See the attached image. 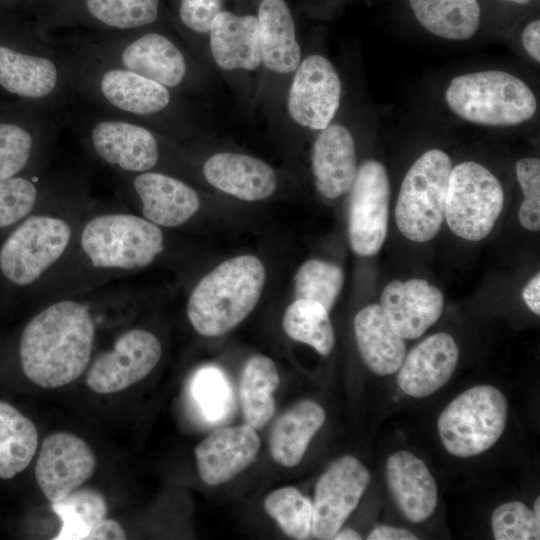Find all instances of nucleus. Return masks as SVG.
I'll list each match as a JSON object with an SVG mask.
<instances>
[{"instance_id":"nucleus-38","label":"nucleus","mask_w":540,"mask_h":540,"mask_svg":"<svg viewBox=\"0 0 540 540\" xmlns=\"http://www.w3.org/2000/svg\"><path fill=\"white\" fill-rule=\"evenodd\" d=\"M38 189L29 179L16 176L0 181V231L5 233L34 213Z\"/></svg>"},{"instance_id":"nucleus-9","label":"nucleus","mask_w":540,"mask_h":540,"mask_svg":"<svg viewBox=\"0 0 540 540\" xmlns=\"http://www.w3.org/2000/svg\"><path fill=\"white\" fill-rule=\"evenodd\" d=\"M389 201L386 168L376 160L364 161L350 188L348 235L356 254L372 256L381 249L387 234Z\"/></svg>"},{"instance_id":"nucleus-23","label":"nucleus","mask_w":540,"mask_h":540,"mask_svg":"<svg viewBox=\"0 0 540 540\" xmlns=\"http://www.w3.org/2000/svg\"><path fill=\"white\" fill-rule=\"evenodd\" d=\"M257 19L262 66L273 75H292L302 60V51L288 4L285 0H261Z\"/></svg>"},{"instance_id":"nucleus-7","label":"nucleus","mask_w":540,"mask_h":540,"mask_svg":"<svg viewBox=\"0 0 540 540\" xmlns=\"http://www.w3.org/2000/svg\"><path fill=\"white\" fill-rule=\"evenodd\" d=\"M452 162L447 153L430 149L407 171L395 206L399 231L414 242H427L439 232Z\"/></svg>"},{"instance_id":"nucleus-26","label":"nucleus","mask_w":540,"mask_h":540,"mask_svg":"<svg viewBox=\"0 0 540 540\" xmlns=\"http://www.w3.org/2000/svg\"><path fill=\"white\" fill-rule=\"evenodd\" d=\"M325 418L323 408L311 400L301 401L285 412L270 435V453L274 461L283 467L296 466Z\"/></svg>"},{"instance_id":"nucleus-10","label":"nucleus","mask_w":540,"mask_h":540,"mask_svg":"<svg viewBox=\"0 0 540 540\" xmlns=\"http://www.w3.org/2000/svg\"><path fill=\"white\" fill-rule=\"evenodd\" d=\"M341 97L342 83L334 65L323 55L311 54L292 74L287 111L297 125L321 131L333 122Z\"/></svg>"},{"instance_id":"nucleus-20","label":"nucleus","mask_w":540,"mask_h":540,"mask_svg":"<svg viewBox=\"0 0 540 540\" xmlns=\"http://www.w3.org/2000/svg\"><path fill=\"white\" fill-rule=\"evenodd\" d=\"M312 148V171L317 191L334 199L348 192L357 173L354 138L349 129L331 123L319 131Z\"/></svg>"},{"instance_id":"nucleus-27","label":"nucleus","mask_w":540,"mask_h":540,"mask_svg":"<svg viewBox=\"0 0 540 540\" xmlns=\"http://www.w3.org/2000/svg\"><path fill=\"white\" fill-rule=\"evenodd\" d=\"M100 89L114 107L136 115L163 111L171 101L165 86L128 69H110L101 77Z\"/></svg>"},{"instance_id":"nucleus-32","label":"nucleus","mask_w":540,"mask_h":540,"mask_svg":"<svg viewBox=\"0 0 540 540\" xmlns=\"http://www.w3.org/2000/svg\"><path fill=\"white\" fill-rule=\"evenodd\" d=\"M62 522L54 540H87L93 527L106 518L108 507L104 496L91 488H78L63 500L51 503Z\"/></svg>"},{"instance_id":"nucleus-49","label":"nucleus","mask_w":540,"mask_h":540,"mask_svg":"<svg viewBox=\"0 0 540 540\" xmlns=\"http://www.w3.org/2000/svg\"><path fill=\"white\" fill-rule=\"evenodd\" d=\"M506 1L514 2V3H517V4H527L532 0H506Z\"/></svg>"},{"instance_id":"nucleus-4","label":"nucleus","mask_w":540,"mask_h":540,"mask_svg":"<svg viewBox=\"0 0 540 540\" xmlns=\"http://www.w3.org/2000/svg\"><path fill=\"white\" fill-rule=\"evenodd\" d=\"M449 109L475 124L504 127L529 121L537 111L531 88L501 70H483L454 77L445 92Z\"/></svg>"},{"instance_id":"nucleus-41","label":"nucleus","mask_w":540,"mask_h":540,"mask_svg":"<svg viewBox=\"0 0 540 540\" xmlns=\"http://www.w3.org/2000/svg\"><path fill=\"white\" fill-rule=\"evenodd\" d=\"M516 176L524 199L518 211L520 224L527 230L540 229V160L522 158L516 163Z\"/></svg>"},{"instance_id":"nucleus-5","label":"nucleus","mask_w":540,"mask_h":540,"mask_svg":"<svg viewBox=\"0 0 540 540\" xmlns=\"http://www.w3.org/2000/svg\"><path fill=\"white\" fill-rule=\"evenodd\" d=\"M80 249L91 266L103 270H139L164 249L161 228L143 216L105 213L93 216L79 236Z\"/></svg>"},{"instance_id":"nucleus-37","label":"nucleus","mask_w":540,"mask_h":540,"mask_svg":"<svg viewBox=\"0 0 540 540\" xmlns=\"http://www.w3.org/2000/svg\"><path fill=\"white\" fill-rule=\"evenodd\" d=\"M192 395L202 414L210 421L225 417L232 402L231 389L223 373L214 367L201 369L192 382Z\"/></svg>"},{"instance_id":"nucleus-2","label":"nucleus","mask_w":540,"mask_h":540,"mask_svg":"<svg viewBox=\"0 0 540 540\" xmlns=\"http://www.w3.org/2000/svg\"><path fill=\"white\" fill-rule=\"evenodd\" d=\"M266 279L253 255L228 259L205 275L191 292L187 316L202 336L216 337L242 322L255 308Z\"/></svg>"},{"instance_id":"nucleus-34","label":"nucleus","mask_w":540,"mask_h":540,"mask_svg":"<svg viewBox=\"0 0 540 540\" xmlns=\"http://www.w3.org/2000/svg\"><path fill=\"white\" fill-rule=\"evenodd\" d=\"M344 272L336 264L320 259L304 262L294 277L295 299H307L322 304L329 312L339 296Z\"/></svg>"},{"instance_id":"nucleus-3","label":"nucleus","mask_w":540,"mask_h":540,"mask_svg":"<svg viewBox=\"0 0 540 540\" xmlns=\"http://www.w3.org/2000/svg\"><path fill=\"white\" fill-rule=\"evenodd\" d=\"M70 223L57 215L32 213L0 241V296L34 285L67 252Z\"/></svg>"},{"instance_id":"nucleus-35","label":"nucleus","mask_w":540,"mask_h":540,"mask_svg":"<svg viewBox=\"0 0 540 540\" xmlns=\"http://www.w3.org/2000/svg\"><path fill=\"white\" fill-rule=\"evenodd\" d=\"M264 509L291 538L307 539L312 528V502L295 487L274 490L264 500Z\"/></svg>"},{"instance_id":"nucleus-39","label":"nucleus","mask_w":540,"mask_h":540,"mask_svg":"<svg viewBox=\"0 0 540 540\" xmlns=\"http://www.w3.org/2000/svg\"><path fill=\"white\" fill-rule=\"evenodd\" d=\"M491 523L496 540L540 539V521L533 510L519 501L499 505L492 514Z\"/></svg>"},{"instance_id":"nucleus-18","label":"nucleus","mask_w":540,"mask_h":540,"mask_svg":"<svg viewBox=\"0 0 540 540\" xmlns=\"http://www.w3.org/2000/svg\"><path fill=\"white\" fill-rule=\"evenodd\" d=\"M203 174L214 188L243 201H260L277 188V174L265 161L233 152H219L203 165Z\"/></svg>"},{"instance_id":"nucleus-8","label":"nucleus","mask_w":540,"mask_h":540,"mask_svg":"<svg viewBox=\"0 0 540 540\" xmlns=\"http://www.w3.org/2000/svg\"><path fill=\"white\" fill-rule=\"evenodd\" d=\"M503 205V187L485 166L466 161L452 167L444 219L455 235L482 240L493 229Z\"/></svg>"},{"instance_id":"nucleus-28","label":"nucleus","mask_w":540,"mask_h":540,"mask_svg":"<svg viewBox=\"0 0 540 540\" xmlns=\"http://www.w3.org/2000/svg\"><path fill=\"white\" fill-rule=\"evenodd\" d=\"M409 4L421 26L440 38L468 40L479 29L478 0H409Z\"/></svg>"},{"instance_id":"nucleus-46","label":"nucleus","mask_w":540,"mask_h":540,"mask_svg":"<svg viewBox=\"0 0 540 540\" xmlns=\"http://www.w3.org/2000/svg\"><path fill=\"white\" fill-rule=\"evenodd\" d=\"M522 298L529 309L536 315L540 314V274L539 272L526 284Z\"/></svg>"},{"instance_id":"nucleus-12","label":"nucleus","mask_w":540,"mask_h":540,"mask_svg":"<svg viewBox=\"0 0 540 540\" xmlns=\"http://www.w3.org/2000/svg\"><path fill=\"white\" fill-rule=\"evenodd\" d=\"M161 356L162 345L154 334L130 329L116 339L111 350L94 360L86 384L99 394L122 391L148 376Z\"/></svg>"},{"instance_id":"nucleus-1","label":"nucleus","mask_w":540,"mask_h":540,"mask_svg":"<svg viewBox=\"0 0 540 540\" xmlns=\"http://www.w3.org/2000/svg\"><path fill=\"white\" fill-rule=\"evenodd\" d=\"M95 323L87 304L63 299L34 315L22 330L19 362L25 376L42 388L76 380L87 368Z\"/></svg>"},{"instance_id":"nucleus-44","label":"nucleus","mask_w":540,"mask_h":540,"mask_svg":"<svg viewBox=\"0 0 540 540\" xmlns=\"http://www.w3.org/2000/svg\"><path fill=\"white\" fill-rule=\"evenodd\" d=\"M522 45L526 53L540 62V21L533 20L522 31Z\"/></svg>"},{"instance_id":"nucleus-19","label":"nucleus","mask_w":540,"mask_h":540,"mask_svg":"<svg viewBox=\"0 0 540 540\" xmlns=\"http://www.w3.org/2000/svg\"><path fill=\"white\" fill-rule=\"evenodd\" d=\"M210 53L226 72H254L262 66L257 16L221 10L208 31Z\"/></svg>"},{"instance_id":"nucleus-45","label":"nucleus","mask_w":540,"mask_h":540,"mask_svg":"<svg viewBox=\"0 0 540 540\" xmlns=\"http://www.w3.org/2000/svg\"><path fill=\"white\" fill-rule=\"evenodd\" d=\"M368 540H415L417 536L411 531L388 525L376 526L368 535Z\"/></svg>"},{"instance_id":"nucleus-48","label":"nucleus","mask_w":540,"mask_h":540,"mask_svg":"<svg viewBox=\"0 0 540 540\" xmlns=\"http://www.w3.org/2000/svg\"><path fill=\"white\" fill-rule=\"evenodd\" d=\"M533 512L536 519L540 521V498L539 497L535 500Z\"/></svg>"},{"instance_id":"nucleus-13","label":"nucleus","mask_w":540,"mask_h":540,"mask_svg":"<svg viewBox=\"0 0 540 540\" xmlns=\"http://www.w3.org/2000/svg\"><path fill=\"white\" fill-rule=\"evenodd\" d=\"M95 467V454L83 439L56 432L42 442L35 478L44 496L56 503L81 487L93 475Z\"/></svg>"},{"instance_id":"nucleus-15","label":"nucleus","mask_w":540,"mask_h":540,"mask_svg":"<svg viewBox=\"0 0 540 540\" xmlns=\"http://www.w3.org/2000/svg\"><path fill=\"white\" fill-rule=\"evenodd\" d=\"M380 302L392 328L403 339L423 335L440 318L444 307L442 292L420 278L389 282Z\"/></svg>"},{"instance_id":"nucleus-11","label":"nucleus","mask_w":540,"mask_h":540,"mask_svg":"<svg viewBox=\"0 0 540 540\" xmlns=\"http://www.w3.org/2000/svg\"><path fill=\"white\" fill-rule=\"evenodd\" d=\"M370 480L368 469L354 456L344 455L332 462L315 487L311 535L333 539L358 506Z\"/></svg>"},{"instance_id":"nucleus-36","label":"nucleus","mask_w":540,"mask_h":540,"mask_svg":"<svg viewBox=\"0 0 540 540\" xmlns=\"http://www.w3.org/2000/svg\"><path fill=\"white\" fill-rule=\"evenodd\" d=\"M85 7L103 25L125 30L153 23L159 0H85Z\"/></svg>"},{"instance_id":"nucleus-33","label":"nucleus","mask_w":540,"mask_h":540,"mask_svg":"<svg viewBox=\"0 0 540 540\" xmlns=\"http://www.w3.org/2000/svg\"><path fill=\"white\" fill-rule=\"evenodd\" d=\"M283 328L292 339L328 356L335 344L334 330L325 307L315 301L295 299L283 316Z\"/></svg>"},{"instance_id":"nucleus-17","label":"nucleus","mask_w":540,"mask_h":540,"mask_svg":"<svg viewBox=\"0 0 540 540\" xmlns=\"http://www.w3.org/2000/svg\"><path fill=\"white\" fill-rule=\"evenodd\" d=\"M91 142L103 161L124 171H149L159 159V146L154 134L127 121L99 122L92 129Z\"/></svg>"},{"instance_id":"nucleus-47","label":"nucleus","mask_w":540,"mask_h":540,"mask_svg":"<svg viewBox=\"0 0 540 540\" xmlns=\"http://www.w3.org/2000/svg\"><path fill=\"white\" fill-rule=\"evenodd\" d=\"M333 539H335V540H360V539H362V537L357 531H355L353 529H350V528H346V529H343V530L340 529L335 534Z\"/></svg>"},{"instance_id":"nucleus-22","label":"nucleus","mask_w":540,"mask_h":540,"mask_svg":"<svg viewBox=\"0 0 540 540\" xmlns=\"http://www.w3.org/2000/svg\"><path fill=\"white\" fill-rule=\"evenodd\" d=\"M133 186L142 204V216L159 227H177L199 209L198 193L185 182L158 172L139 173Z\"/></svg>"},{"instance_id":"nucleus-24","label":"nucleus","mask_w":540,"mask_h":540,"mask_svg":"<svg viewBox=\"0 0 540 540\" xmlns=\"http://www.w3.org/2000/svg\"><path fill=\"white\" fill-rule=\"evenodd\" d=\"M354 331L361 357L372 372L390 375L398 371L406 356V345L381 305L361 309L354 318Z\"/></svg>"},{"instance_id":"nucleus-31","label":"nucleus","mask_w":540,"mask_h":540,"mask_svg":"<svg viewBox=\"0 0 540 540\" xmlns=\"http://www.w3.org/2000/svg\"><path fill=\"white\" fill-rule=\"evenodd\" d=\"M37 446L34 423L14 406L0 401V478L11 479L25 470Z\"/></svg>"},{"instance_id":"nucleus-6","label":"nucleus","mask_w":540,"mask_h":540,"mask_svg":"<svg viewBox=\"0 0 540 540\" xmlns=\"http://www.w3.org/2000/svg\"><path fill=\"white\" fill-rule=\"evenodd\" d=\"M507 413L506 397L496 387L477 385L469 388L439 415L437 426L441 442L456 457L481 454L503 434Z\"/></svg>"},{"instance_id":"nucleus-14","label":"nucleus","mask_w":540,"mask_h":540,"mask_svg":"<svg viewBox=\"0 0 540 540\" xmlns=\"http://www.w3.org/2000/svg\"><path fill=\"white\" fill-rule=\"evenodd\" d=\"M260 445L255 428L247 423L215 430L195 448L200 478L210 486L231 480L256 459Z\"/></svg>"},{"instance_id":"nucleus-21","label":"nucleus","mask_w":540,"mask_h":540,"mask_svg":"<svg viewBox=\"0 0 540 540\" xmlns=\"http://www.w3.org/2000/svg\"><path fill=\"white\" fill-rule=\"evenodd\" d=\"M385 475L392 498L410 522L419 523L432 515L438 489L423 460L408 451H397L387 459Z\"/></svg>"},{"instance_id":"nucleus-40","label":"nucleus","mask_w":540,"mask_h":540,"mask_svg":"<svg viewBox=\"0 0 540 540\" xmlns=\"http://www.w3.org/2000/svg\"><path fill=\"white\" fill-rule=\"evenodd\" d=\"M33 150V137L23 127L0 122V181L19 176Z\"/></svg>"},{"instance_id":"nucleus-30","label":"nucleus","mask_w":540,"mask_h":540,"mask_svg":"<svg viewBox=\"0 0 540 540\" xmlns=\"http://www.w3.org/2000/svg\"><path fill=\"white\" fill-rule=\"evenodd\" d=\"M277 368L267 356L254 355L246 362L240 379L239 396L247 424L265 426L275 412L274 392L279 387Z\"/></svg>"},{"instance_id":"nucleus-25","label":"nucleus","mask_w":540,"mask_h":540,"mask_svg":"<svg viewBox=\"0 0 540 540\" xmlns=\"http://www.w3.org/2000/svg\"><path fill=\"white\" fill-rule=\"evenodd\" d=\"M121 62L125 69L168 89L179 86L187 74L183 52L160 33H147L130 42L122 50Z\"/></svg>"},{"instance_id":"nucleus-42","label":"nucleus","mask_w":540,"mask_h":540,"mask_svg":"<svg viewBox=\"0 0 540 540\" xmlns=\"http://www.w3.org/2000/svg\"><path fill=\"white\" fill-rule=\"evenodd\" d=\"M221 7L222 0H180L179 17L191 31L207 34Z\"/></svg>"},{"instance_id":"nucleus-29","label":"nucleus","mask_w":540,"mask_h":540,"mask_svg":"<svg viewBox=\"0 0 540 540\" xmlns=\"http://www.w3.org/2000/svg\"><path fill=\"white\" fill-rule=\"evenodd\" d=\"M58 82V70L48 58L0 46V85L12 94L43 98Z\"/></svg>"},{"instance_id":"nucleus-43","label":"nucleus","mask_w":540,"mask_h":540,"mask_svg":"<svg viewBox=\"0 0 540 540\" xmlns=\"http://www.w3.org/2000/svg\"><path fill=\"white\" fill-rule=\"evenodd\" d=\"M126 539V533L123 527L116 520L104 518L97 523L87 540H123Z\"/></svg>"},{"instance_id":"nucleus-16","label":"nucleus","mask_w":540,"mask_h":540,"mask_svg":"<svg viewBox=\"0 0 540 540\" xmlns=\"http://www.w3.org/2000/svg\"><path fill=\"white\" fill-rule=\"evenodd\" d=\"M458 358L459 349L451 335L433 334L405 356L398 369L397 383L411 397H427L448 382Z\"/></svg>"}]
</instances>
